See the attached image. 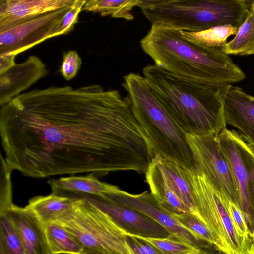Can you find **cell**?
<instances>
[{"instance_id":"1","label":"cell","mask_w":254,"mask_h":254,"mask_svg":"<svg viewBox=\"0 0 254 254\" xmlns=\"http://www.w3.org/2000/svg\"><path fill=\"white\" fill-rule=\"evenodd\" d=\"M4 159L34 178L145 173L155 153L127 100L99 85L51 86L0 106Z\"/></svg>"},{"instance_id":"2","label":"cell","mask_w":254,"mask_h":254,"mask_svg":"<svg viewBox=\"0 0 254 254\" xmlns=\"http://www.w3.org/2000/svg\"><path fill=\"white\" fill-rule=\"evenodd\" d=\"M140 45L155 64L184 79L220 87L246 78L222 47L189 41L177 29L152 24Z\"/></svg>"},{"instance_id":"3","label":"cell","mask_w":254,"mask_h":254,"mask_svg":"<svg viewBox=\"0 0 254 254\" xmlns=\"http://www.w3.org/2000/svg\"><path fill=\"white\" fill-rule=\"evenodd\" d=\"M143 76L165 109L186 134L217 137L226 128L219 87L184 79L155 64Z\"/></svg>"},{"instance_id":"4","label":"cell","mask_w":254,"mask_h":254,"mask_svg":"<svg viewBox=\"0 0 254 254\" xmlns=\"http://www.w3.org/2000/svg\"><path fill=\"white\" fill-rule=\"evenodd\" d=\"M126 99L151 143L155 154L192 173L196 168L186 134L174 121L144 76L130 73L123 77Z\"/></svg>"},{"instance_id":"5","label":"cell","mask_w":254,"mask_h":254,"mask_svg":"<svg viewBox=\"0 0 254 254\" xmlns=\"http://www.w3.org/2000/svg\"><path fill=\"white\" fill-rule=\"evenodd\" d=\"M243 0H140L138 7L152 24L197 32L231 24L239 27L250 5Z\"/></svg>"},{"instance_id":"6","label":"cell","mask_w":254,"mask_h":254,"mask_svg":"<svg viewBox=\"0 0 254 254\" xmlns=\"http://www.w3.org/2000/svg\"><path fill=\"white\" fill-rule=\"evenodd\" d=\"M81 198L78 205L53 222L78 239L83 246L81 254H131L124 231L93 202Z\"/></svg>"},{"instance_id":"7","label":"cell","mask_w":254,"mask_h":254,"mask_svg":"<svg viewBox=\"0 0 254 254\" xmlns=\"http://www.w3.org/2000/svg\"><path fill=\"white\" fill-rule=\"evenodd\" d=\"M186 137L193 155L196 174L204 175L215 190L239 208L238 190L232 167L217 137L190 134H186Z\"/></svg>"},{"instance_id":"8","label":"cell","mask_w":254,"mask_h":254,"mask_svg":"<svg viewBox=\"0 0 254 254\" xmlns=\"http://www.w3.org/2000/svg\"><path fill=\"white\" fill-rule=\"evenodd\" d=\"M217 139L232 167L238 190L239 208L252 240L254 238V150L234 130L225 128Z\"/></svg>"},{"instance_id":"9","label":"cell","mask_w":254,"mask_h":254,"mask_svg":"<svg viewBox=\"0 0 254 254\" xmlns=\"http://www.w3.org/2000/svg\"><path fill=\"white\" fill-rule=\"evenodd\" d=\"M100 197L146 215L163 227L171 235L199 250L209 252L218 250L215 245L199 238L183 227L173 216L161 208L151 193L147 191L134 194L118 188Z\"/></svg>"},{"instance_id":"10","label":"cell","mask_w":254,"mask_h":254,"mask_svg":"<svg viewBox=\"0 0 254 254\" xmlns=\"http://www.w3.org/2000/svg\"><path fill=\"white\" fill-rule=\"evenodd\" d=\"M71 6L37 16L0 32V54L16 56L58 36L63 19Z\"/></svg>"},{"instance_id":"11","label":"cell","mask_w":254,"mask_h":254,"mask_svg":"<svg viewBox=\"0 0 254 254\" xmlns=\"http://www.w3.org/2000/svg\"><path fill=\"white\" fill-rule=\"evenodd\" d=\"M85 198L108 214L126 235L145 238H166L170 233L161 225L146 215L99 196L76 193Z\"/></svg>"},{"instance_id":"12","label":"cell","mask_w":254,"mask_h":254,"mask_svg":"<svg viewBox=\"0 0 254 254\" xmlns=\"http://www.w3.org/2000/svg\"><path fill=\"white\" fill-rule=\"evenodd\" d=\"M226 124L237 128L254 150V97L238 86L219 87Z\"/></svg>"},{"instance_id":"13","label":"cell","mask_w":254,"mask_h":254,"mask_svg":"<svg viewBox=\"0 0 254 254\" xmlns=\"http://www.w3.org/2000/svg\"><path fill=\"white\" fill-rule=\"evenodd\" d=\"M190 180L198 216L214 234L219 250L226 254H235L220 217L216 202L217 191L202 174L190 173Z\"/></svg>"},{"instance_id":"14","label":"cell","mask_w":254,"mask_h":254,"mask_svg":"<svg viewBox=\"0 0 254 254\" xmlns=\"http://www.w3.org/2000/svg\"><path fill=\"white\" fill-rule=\"evenodd\" d=\"M46 65L36 56L16 64L0 75V105L6 104L48 73Z\"/></svg>"},{"instance_id":"15","label":"cell","mask_w":254,"mask_h":254,"mask_svg":"<svg viewBox=\"0 0 254 254\" xmlns=\"http://www.w3.org/2000/svg\"><path fill=\"white\" fill-rule=\"evenodd\" d=\"M75 0H0V32L37 16L70 6Z\"/></svg>"},{"instance_id":"16","label":"cell","mask_w":254,"mask_h":254,"mask_svg":"<svg viewBox=\"0 0 254 254\" xmlns=\"http://www.w3.org/2000/svg\"><path fill=\"white\" fill-rule=\"evenodd\" d=\"M13 223L23 246L25 254H51L45 227L31 210L14 204L4 214Z\"/></svg>"},{"instance_id":"17","label":"cell","mask_w":254,"mask_h":254,"mask_svg":"<svg viewBox=\"0 0 254 254\" xmlns=\"http://www.w3.org/2000/svg\"><path fill=\"white\" fill-rule=\"evenodd\" d=\"M146 182L150 193L159 205L172 216L192 213L168 184L154 156L145 173Z\"/></svg>"},{"instance_id":"18","label":"cell","mask_w":254,"mask_h":254,"mask_svg":"<svg viewBox=\"0 0 254 254\" xmlns=\"http://www.w3.org/2000/svg\"><path fill=\"white\" fill-rule=\"evenodd\" d=\"M83 198L63 196L51 193L29 200L27 208L32 211L44 225L59 218L78 205Z\"/></svg>"},{"instance_id":"19","label":"cell","mask_w":254,"mask_h":254,"mask_svg":"<svg viewBox=\"0 0 254 254\" xmlns=\"http://www.w3.org/2000/svg\"><path fill=\"white\" fill-rule=\"evenodd\" d=\"M155 157L164 178L172 189L191 211L197 215L190 180L191 172L158 154H155Z\"/></svg>"},{"instance_id":"20","label":"cell","mask_w":254,"mask_h":254,"mask_svg":"<svg viewBox=\"0 0 254 254\" xmlns=\"http://www.w3.org/2000/svg\"><path fill=\"white\" fill-rule=\"evenodd\" d=\"M52 193L75 192L102 196L103 194L115 190L119 187L99 181L94 174L86 176L61 177L48 181Z\"/></svg>"},{"instance_id":"21","label":"cell","mask_w":254,"mask_h":254,"mask_svg":"<svg viewBox=\"0 0 254 254\" xmlns=\"http://www.w3.org/2000/svg\"><path fill=\"white\" fill-rule=\"evenodd\" d=\"M51 254H81L83 246L78 239L61 224L51 222L44 225Z\"/></svg>"},{"instance_id":"22","label":"cell","mask_w":254,"mask_h":254,"mask_svg":"<svg viewBox=\"0 0 254 254\" xmlns=\"http://www.w3.org/2000/svg\"><path fill=\"white\" fill-rule=\"evenodd\" d=\"M226 55L245 56L254 53V10L250 7L233 39L222 47Z\"/></svg>"},{"instance_id":"23","label":"cell","mask_w":254,"mask_h":254,"mask_svg":"<svg viewBox=\"0 0 254 254\" xmlns=\"http://www.w3.org/2000/svg\"><path fill=\"white\" fill-rule=\"evenodd\" d=\"M140 0H88L82 11L99 13L101 16H111L113 18L132 20L134 16L131 12L138 6Z\"/></svg>"},{"instance_id":"24","label":"cell","mask_w":254,"mask_h":254,"mask_svg":"<svg viewBox=\"0 0 254 254\" xmlns=\"http://www.w3.org/2000/svg\"><path fill=\"white\" fill-rule=\"evenodd\" d=\"M238 28L231 24L218 26L197 32L180 30L182 35L189 41L210 47H222L227 39L236 35Z\"/></svg>"},{"instance_id":"25","label":"cell","mask_w":254,"mask_h":254,"mask_svg":"<svg viewBox=\"0 0 254 254\" xmlns=\"http://www.w3.org/2000/svg\"><path fill=\"white\" fill-rule=\"evenodd\" d=\"M0 254H25L18 233L6 215L0 216Z\"/></svg>"},{"instance_id":"26","label":"cell","mask_w":254,"mask_h":254,"mask_svg":"<svg viewBox=\"0 0 254 254\" xmlns=\"http://www.w3.org/2000/svg\"><path fill=\"white\" fill-rule=\"evenodd\" d=\"M174 217L183 227L199 238L215 245L218 249V243L214 234L197 215L185 213Z\"/></svg>"},{"instance_id":"27","label":"cell","mask_w":254,"mask_h":254,"mask_svg":"<svg viewBox=\"0 0 254 254\" xmlns=\"http://www.w3.org/2000/svg\"><path fill=\"white\" fill-rule=\"evenodd\" d=\"M139 237L153 245L163 254H190L201 250L172 235L160 238Z\"/></svg>"},{"instance_id":"28","label":"cell","mask_w":254,"mask_h":254,"mask_svg":"<svg viewBox=\"0 0 254 254\" xmlns=\"http://www.w3.org/2000/svg\"><path fill=\"white\" fill-rule=\"evenodd\" d=\"M12 170L6 162L2 155L0 156V216H2L12 206V185L10 179Z\"/></svg>"},{"instance_id":"29","label":"cell","mask_w":254,"mask_h":254,"mask_svg":"<svg viewBox=\"0 0 254 254\" xmlns=\"http://www.w3.org/2000/svg\"><path fill=\"white\" fill-rule=\"evenodd\" d=\"M82 64L81 59L74 50L65 53L62 61L61 72L66 80L73 79L77 74Z\"/></svg>"},{"instance_id":"30","label":"cell","mask_w":254,"mask_h":254,"mask_svg":"<svg viewBox=\"0 0 254 254\" xmlns=\"http://www.w3.org/2000/svg\"><path fill=\"white\" fill-rule=\"evenodd\" d=\"M86 1V0H75L63 19L58 32V36L67 34L73 30Z\"/></svg>"},{"instance_id":"31","label":"cell","mask_w":254,"mask_h":254,"mask_svg":"<svg viewBox=\"0 0 254 254\" xmlns=\"http://www.w3.org/2000/svg\"><path fill=\"white\" fill-rule=\"evenodd\" d=\"M126 243L131 254H163L153 245L139 237L126 235Z\"/></svg>"},{"instance_id":"32","label":"cell","mask_w":254,"mask_h":254,"mask_svg":"<svg viewBox=\"0 0 254 254\" xmlns=\"http://www.w3.org/2000/svg\"><path fill=\"white\" fill-rule=\"evenodd\" d=\"M227 207L230 218L238 235L251 242L246 222L241 211L235 205L229 201Z\"/></svg>"},{"instance_id":"33","label":"cell","mask_w":254,"mask_h":254,"mask_svg":"<svg viewBox=\"0 0 254 254\" xmlns=\"http://www.w3.org/2000/svg\"><path fill=\"white\" fill-rule=\"evenodd\" d=\"M16 56L7 53L0 54V75L3 74L15 64Z\"/></svg>"},{"instance_id":"34","label":"cell","mask_w":254,"mask_h":254,"mask_svg":"<svg viewBox=\"0 0 254 254\" xmlns=\"http://www.w3.org/2000/svg\"><path fill=\"white\" fill-rule=\"evenodd\" d=\"M249 254H254V238L252 240Z\"/></svg>"},{"instance_id":"35","label":"cell","mask_w":254,"mask_h":254,"mask_svg":"<svg viewBox=\"0 0 254 254\" xmlns=\"http://www.w3.org/2000/svg\"><path fill=\"white\" fill-rule=\"evenodd\" d=\"M211 253V252H208L207 251H204V250H200V251H198L192 253L190 254H209V253Z\"/></svg>"},{"instance_id":"36","label":"cell","mask_w":254,"mask_h":254,"mask_svg":"<svg viewBox=\"0 0 254 254\" xmlns=\"http://www.w3.org/2000/svg\"><path fill=\"white\" fill-rule=\"evenodd\" d=\"M209 254H226V253H224L223 252L220 251V250H216L214 252H212Z\"/></svg>"},{"instance_id":"37","label":"cell","mask_w":254,"mask_h":254,"mask_svg":"<svg viewBox=\"0 0 254 254\" xmlns=\"http://www.w3.org/2000/svg\"><path fill=\"white\" fill-rule=\"evenodd\" d=\"M249 2L250 7L252 8L254 10V0L250 1Z\"/></svg>"},{"instance_id":"38","label":"cell","mask_w":254,"mask_h":254,"mask_svg":"<svg viewBox=\"0 0 254 254\" xmlns=\"http://www.w3.org/2000/svg\"><path fill=\"white\" fill-rule=\"evenodd\" d=\"M253 55H254V54H253Z\"/></svg>"},{"instance_id":"39","label":"cell","mask_w":254,"mask_h":254,"mask_svg":"<svg viewBox=\"0 0 254 254\" xmlns=\"http://www.w3.org/2000/svg\"></svg>"}]
</instances>
